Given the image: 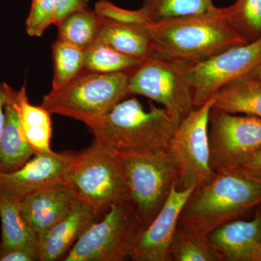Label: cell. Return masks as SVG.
Wrapping results in <instances>:
<instances>
[{"label":"cell","mask_w":261,"mask_h":261,"mask_svg":"<svg viewBox=\"0 0 261 261\" xmlns=\"http://www.w3.org/2000/svg\"><path fill=\"white\" fill-rule=\"evenodd\" d=\"M209 243L223 261H247L252 247L261 242V216L250 221L233 220L207 235Z\"/></svg>","instance_id":"obj_17"},{"label":"cell","mask_w":261,"mask_h":261,"mask_svg":"<svg viewBox=\"0 0 261 261\" xmlns=\"http://www.w3.org/2000/svg\"><path fill=\"white\" fill-rule=\"evenodd\" d=\"M247 261H261V242L252 247L247 255Z\"/></svg>","instance_id":"obj_34"},{"label":"cell","mask_w":261,"mask_h":261,"mask_svg":"<svg viewBox=\"0 0 261 261\" xmlns=\"http://www.w3.org/2000/svg\"><path fill=\"white\" fill-rule=\"evenodd\" d=\"M0 134V172L12 173L23 167L34 153L22 126L16 91L12 89L4 109Z\"/></svg>","instance_id":"obj_16"},{"label":"cell","mask_w":261,"mask_h":261,"mask_svg":"<svg viewBox=\"0 0 261 261\" xmlns=\"http://www.w3.org/2000/svg\"><path fill=\"white\" fill-rule=\"evenodd\" d=\"M146 226L133 200L119 201L81 236L63 260H132Z\"/></svg>","instance_id":"obj_6"},{"label":"cell","mask_w":261,"mask_h":261,"mask_svg":"<svg viewBox=\"0 0 261 261\" xmlns=\"http://www.w3.org/2000/svg\"><path fill=\"white\" fill-rule=\"evenodd\" d=\"M16 96L24 133L34 153L53 152L50 146L53 133L51 113L41 106L31 104L25 84L17 91Z\"/></svg>","instance_id":"obj_21"},{"label":"cell","mask_w":261,"mask_h":261,"mask_svg":"<svg viewBox=\"0 0 261 261\" xmlns=\"http://www.w3.org/2000/svg\"><path fill=\"white\" fill-rule=\"evenodd\" d=\"M80 202L65 184L56 185L24 197L21 214L29 227L39 237L68 216Z\"/></svg>","instance_id":"obj_14"},{"label":"cell","mask_w":261,"mask_h":261,"mask_svg":"<svg viewBox=\"0 0 261 261\" xmlns=\"http://www.w3.org/2000/svg\"><path fill=\"white\" fill-rule=\"evenodd\" d=\"M178 124L164 108L149 103L145 111L137 98L130 97L88 127L94 142L123 155L168 151Z\"/></svg>","instance_id":"obj_2"},{"label":"cell","mask_w":261,"mask_h":261,"mask_svg":"<svg viewBox=\"0 0 261 261\" xmlns=\"http://www.w3.org/2000/svg\"><path fill=\"white\" fill-rule=\"evenodd\" d=\"M100 218L80 202L68 216L38 237L39 260H63L81 236Z\"/></svg>","instance_id":"obj_15"},{"label":"cell","mask_w":261,"mask_h":261,"mask_svg":"<svg viewBox=\"0 0 261 261\" xmlns=\"http://www.w3.org/2000/svg\"><path fill=\"white\" fill-rule=\"evenodd\" d=\"M84 69L100 73H130L145 61L123 54L97 41L84 50Z\"/></svg>","instance_id":"obj_23"},{"label":"cell","mask_w":261,"mask_h":261,"mask_svg":"<svg viewBox=\"0 0 261 261\" xmlns=\"http://www.w3.org/2000/svg\"><path fill=\"white\" fill-rule=\"evenodd\" d=\"M214 97L213 108L261 118V80L245 75L226 84Z\"/></svg>","instance_id":"obj_20"},{"label":"cell","mask_w":261,"mask_h":261,"mask_svg":"<svg viewBox=\"0 0 261 261\" xmlns=\"http://www.w3.org/2000/svg\"><path fill=\"white\" fill-rule=\"evenodd\" d=\"M210 163L215 173L232 171L261 147V118L213 108L208 123Z\"/></svg>","instance_id":"obj_10"},{"label":"cell","mask_w":261,"mask_h":261,"mask_svg":"<svg viewBox=\"0 0 261 261\" xmlns=\"http://www.w3.org/2000/svg\"><path fill=\"white\" fill-rule=\"evenodd\" d=\"M232 171L261 183V147L241 166Z\"/></svg>","instance_id":"obj_30"},{"label":"cell","mask_w":261,"mask_h":261,"mask_svg":"<svg viewBox=\"0 0 261 261\" xmlns=\"http://www.w3.org/2000/svg\"><path fill=\"white\" fill-rule=\"evenodd\" d=\"M213 0H144L141 9L149 21L200 14L214 8Z\"/></svg>","instance_id":"obj_27"},{"label":"cell","mask_w":261,"mask_h":261,"mask_svg":"<svg viewBox=\"0 0 261 261\" xmlns=\"http://www.w3.org/2000/svg\"><path fill=\"white\" fill-rule=\"evenodd\" d=\"M65 185L101 217L113 204L132 200L121 156L94 141L75 152L66 171Z\"/></svg>","instance_id":"obj_4"},{"label":"cell","mask_w":261,"mask_h":261,"mask_svg":"<svg viewBox=\"0 0 261 261\" xmlns=\"http://www.w3.org/2000/svg\"><path fill=\"white\" fill-rule=\"evenodd\" d=\"M54 75L51 89L64 87L85 70L84 50L68 43L56 41L53 45Z\"/></svg>","instance_id":"obj_26"},{"label":"cell","mask_w":261,"mask_h":261,"mask_svg":"<svg viewBox=\"0 0 261 261\" xmlns=\"http://www.w3.org/2000/svg\"><path fill=\"white\" fill-rule=\"evenodd\" d=\"M129 74L84 70L64 87L51 89L43 97L41 106L51 114L68 117L89 126L128 96Z\"/></svg>","instance_id":"obj_5"},{"label":"cell","mask_w":261,"mask_h":261,"mask_svg":"<svg viewBox=\"0 0 261 261\" xmlns=\"http://www.w3.org/2000/svg\"><path fill=\"white\" fill-rule=\"evenodd\" d=\"M261 65V39L234 46L203 61L185 65L194 106L200 107L226 84L248 75Z\"/></svg>","instance_id":"obj_11"},{"label":"cell","mask_w":261,"mask_h":261,"mask_svg":"<svg viewBox=\"0 0 261 261\" xmlns=\"http://www.w3.org/2000/svg\"><path fill=\"white\" fill-rule=\"evenodd\" d=\"M214 97L181 120L171 140L168 152L178 169L176 188L183 190L211 181L216 173L210 163L209 114Z\"/></svg>","instance_id":"obj_9"},{"label":"cell","mask_w":261,"mask_h":261,"mask_svg":"<svg viewBox=\"0 0 261 261\" xmlns=\"http://www.w3.org/2000/svg\"><path fill=\"white\" fill-rule=\"evenodd\" d=\"M261 205V183L233 171L216 173L196 187L180 215L178 225L207 235L221 225L240 219Z\"/></svg>","instance_id":"obj_3"},{"label":"cell","mask_w":261,"mask_h":261,"mask_svg":"<svg viewBox=\"0 0 261 261\" xmlns=\"http://www.w3.org/2000/svg\"><path fill=\"white\" fill-rule=\"evenodd\" d=\"M12 89L13 88H11L6 82L0 84V134H1L2 128H3V123H4L5 106L9 97Z\"/></svg>","instance_id":"obj_33"},{"label":"cell","mask_w":261,"mask_h":261,"mask_svg":"<svg viewBox=\"0 0 261 261\" xmlns=\"http://www.w3.org/2000/svg\"><path fill=\"white\" fill-rule=\"evenodd\" d=\"M171 261H223L207 235L187 231L178 225L171 245Z\"/></svg>","instance_id":"obj_24"},{"label":"cell","mask_w":261,"mask_h":261,"mask_svg":"<svg viewBox=\"0 0 261 261\" xmlns=\"http://www.w3.org/2000/svg\"><path fill=\"white\" fill-rule=\"evenodd\" d=\"M23 200L14 194L0 189V250L17 247L38 250L37 235L29 227L21 214Z\"/></svg>","instance_id":"obj_18"},{"label":"cell","mask_w":261,"mask_h":261,"mask_svg":"<svg viewBox=\"0 0 261 261\" xmlns=\"http://www.w3.org/2000/svg\"><path fill=\"white\" fill-rule=\"evenodd\" d=\"M56 0H32L30 12L25 21L27 34L41 37L51 25H54Z\"/></svg>","instance_id":"obj_28"},{"label":"cell","mask_w":261,"mask_h":261,"mask_svg":"<svg viewBox=\"0 0 261 261\" xmlns=\"http://www.w3.org/2000/svg\"><path fill=\"white\" fill-rule=\"evenodd\" d=\"M196 187H173L161 210L146 226L134 252V261H171V245L182 209Z\"/></svg>","instance_id":"obj_13"},{"label":"cell","mask_w":261,"mask_h":261,"mask_svg":"<svg viewBox=\"0 0 261 261\" xmlns=\"http://www.w3.org/2000/svg\"><path fill=\"white\" fill-rule=\"evenodd\" d=\"M126 56L147 61L156 56L145 27L118 23L103 18L97 40Z\"/></svg>","instance_id":"obj_19"},{"label":"cell","mask_w":261,"mask_h":261,"mask_svg":"<svg viewBox=\"0 0 261 261\" xmlns=\"http://www.w3.org/2000/svg\"><path fill=\"white\" fill-rule=\"evenodd\" d=\"M39 260L37 249L17 247L0 250V261Z\"/></svg>","instance_id":"obj_31"},{"label":"cell","mask_w":261,"mask_h":261,"mask_svg":"<svg viewBox=\"0 0 261 261\" xmlns=\"http://www.w3.org/2000/svg\"><path fill=\"white\" fill-rule=\"evenodd\" d=\"M230 24L247 43L261 39V0H236L223 8Z\"/></svg>","instance_id":"obj_25"},{"label":"cell","mask_w":261,"mask_h":261,"mask_svg":"<svg viewBox=\"0 0 261 261\" xmlns=\"http://www.w3.org/2000/svg\"><path fill=\"white\" fill-rule=\"evenodd\" d=\"M103 18L95 10H77L67 15L57 25L58 40L68 43L82 50L97 42Z\"/></svg>","instance_id":"obj_22"},{"label":"cell","mask_w":261,"mask_h":261,"mask_svg":"<svg viewBox=\"0 0 261 261\" xmlns=\"http://www.w3.org/2000/svg\"><path fill=\"white\" fill-rule=\"evenodd\" d=\"M121 156L130 197L146 226L164 205L178 181V169L168 151Z\"/></svg>","instance_id":"obj_7"},{"label":"cell","mask_w":261,"mask_h":261,"mask_svg":"<svg viewBox=\"0 0 261 261\" xmlns=\"http://www.w3.org/2000/svg\"><path fill=\"white\" fill-rule=\"evenodd\" d=\"M89 0H56L54 25H57L67 15L88 8Z\"/></svg>","instance_id":"obj_32"},{"label":"cell","mask_w":261,"mask_h":261,"mask_svg":"<svg viewBox=\"0 0 261 261\" xmlns=\"http://www.w3.org/2000/svg\"><path fill=\"white\" fill-rule=\"evenodd\" d=\"M75 152L38 153L14 172H0V189L24 198L47 187L65 184V175Z\"/></svg>","instance_id":"obj_12"},{"label":"cell","mask_w":261,"mask_h":261,"mask_svg":"<svg viewBox=\"0 0 261 261\" xmlns=\"http://www.w3.org/2000/svg\"><path fill=\"white\" fill-rule=\"evenodd\" d=\"M156 56L184 65L203 61L234 46L247 44L223 8L149 22L144 25Z\"/></svg>","instance_id":"obj_1"},{"label":"cell","mask_w":261,"mask_h":261,"mask_svg":"<svg viewBox=\"0 0 261 261\" xmlns=\"http://www.w3.org/2000/svg\"><path fill=\"white\" fill-rule=\"evenodd\" d=\"M94 10L102 18L118 23L142 27L150 22L141 8L136 10L123 9L107 0L97 2Z\"/></svg>","instance_id":"obj_29"},{"label":"cell","mask_w":261,"mask_h":261,"mask_svg":"<svg viewBox=\"0 0 261 261\" xmlns=\"http://www.w3.org/2000/svg\"><path fill=\"white\" fill-rule=\"evenodd\" d=\"M128 94L143 96L159 103L178 123L195 108L185 65L158 56L130 72Z\"/></svg>","instance_id":"obj_8"},{"label":"cell","mask_w":261,"mask_h":261,"mask_svg":"<svg viewBox=\"0 0 261 261\" xmlns=\"http://www.w3.org/2000/svg\"><path fill=\"white\" fill-rule=\"evenodd\" d=\"M248 75H250V76H252L254 77V78L258 79V80H261V65H259L258 67H257L255 69L252 70L251 73H250Z\"/></svg>","instance_id":"obj_35"},{"label":"cell","mask_w":261,"mask_h":261,"mask_svg":"<svg viewBox=\"0 0 261 261\" xmlns=\"http://www.w3.org/2000/svg\"><path fill=\"white\" fill-rule=\"evenodd\" d=\"M256 213L261 216V205L257 206L256 207Z\"/></svg>","instance_id":"obj_36"}]
</instances>
